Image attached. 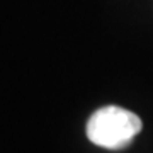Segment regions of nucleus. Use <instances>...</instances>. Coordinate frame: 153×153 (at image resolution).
I'll use <instances>...</instances> for the list:
<instances>
[{
  "label": "nucleus",
  "instance_id": "1",
  "mask_svg": "<svg viewBox=\"0 0 153 153\" xmlns=\"http://www.w3.org/2000/svg\"><path fill=\"white\" fill-rule=\"evenodd\" d=\"M143 123L134 112L117 105H107L95 111L87 123V136L97 146L123 150L141 131Z\"/></svg>",
  "mask_w": 153,
  "mask_h": 153
}]
</instances>
